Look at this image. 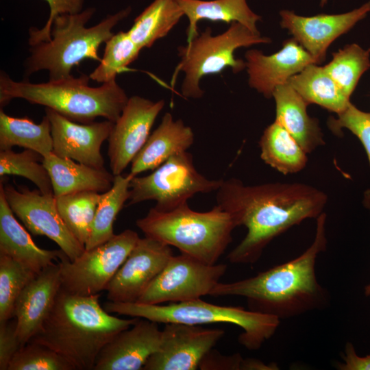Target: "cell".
Returning a JSON list of instances; mask_svg holds the SVG:
<instances>
[{"mask_svg": "<svg viewBox=\"0 0 370 370\" xmlns=\"http://www.w3.org/2000/svg\"><path fill=\"white\" fill-rule=\"evenodd\" d=\"M223 182L200 174L191 154L186 151L171 156L148 175L134 176L130 181L126 206L154 200L153 208L169 212L187 203L197 193L217 190Z\"/></svg>", "mask_w": 370, "mask_h": 370, "instance_id": "obj_9", "label": "cell"}, {"mask_svg": "<svg viewBox=\"0 0 370 370\" xmlns=\"http://www.w3.org/2000/svg\"><path fill=\"white\" fill-rule=\"evenodd\" d=\"M103 58L89 77L97 83L116 80V77L135 61L141 49L134 42L127 31L114 34L106 42Z\"/></svg>", "mask_w": 370, "mask_h": 370, "instance_id": "obj_33", "label": "cell"}, {"mask_svg": "<svg viewBox=\"0 0 370 370\" xmlns=\"http://www.w3.org/2000/svg\"><path fill=\"white\" fill-rule=\"evenodd\" d=\"M172 256L170 245L148 236L139 238L106 288L108 301L136 302Z\"/></svg>", "mask_w": 370, "mask_h": 370, "instance_id": "obj_14", "label": "cell"}, {"mask_svg": "<svg viewBox=\"0 0 370 370\" xmlns=\"http://www.w3.org/2000/svg\"><path fill=\"white\" fill-rule=\"evenodd\" d=\"M134 177L130 173L125 175H115L111 188L103 193L91 225L85 249H90L103 244L114 236V222L128 200L130 184Z\"/></svg>", "mask_w": 370, "mask_h": 370, "instance_id": "obj_30", "label": "cell"}, {"mask_svg": "<svg viewBox=\"0 0 370 370\" xmlns=\"http://www.w3.org/2000/svg\"><path fill=\"white\" fill-rule=\"evenodd\" d=\"M18 146L46 157L53 153L51 123L45 115L37 124L27 117L11 116L0 110V149Z\"/></svg>", "mask_w": 370, "mask_h": 370, "instance_id": "obj_27", "label": "cell"}, {"mask_svg": "<svg viewBox=\"0 0 370 370\" xmlns=\"http://www.w3.org/2000/svg\"><path fill=\"white\" fill-rule=\"evenodd\" d=\"M136 224L145 236L173 246L207 264H217L237 227L232 217L218 205L201 212L190 209L187 203L169 212L152 208Z\"/></svg>", "mask_w": 370, "mask_h": 370, "instance_id": "obj_6", "label": "cell"}, {"mask_svg": "<svg viewBox=\"0 0 370 370\" xmlns=\"http://www.w3.org/2000/svg\"><path fill=\"white\" fill-rule=\"evenodd\" d=\"M90 79L89 75L82 74L45 83L16 82L1 71V108L19 98L52 109L75 122L89 123L97 117H103L115 123L129 97L116 80L91 87Z\"/></svg>", "mask_w": 370, "mask_h": 370, "instance_id": "obj_4", "label": "cell"}, {"mask_svg": "<svg viewBox=\"0 0 370 370\" xmlns=\"http://www.w3.org/2000/svg\"><path fill=\"white\" fill-rule=\"evenodd\" d=\"M288 83L308 103H315L337 114L350 103L324 66L310 64L290 78Z\"/></svg>", "mask_w": 370, "mask_h": 370, "instance_id": "obj_26", "label": "cell"}, {"mask_svg": "<svg viewBox=\"0 0 370 370\" xmlns=\"http://www.w3.org/2000/svg\"><path fill=\"white\" fill-rule=\"evenodd\" d=\"M245 58L249 86L266 98L272 97L277 86L288 83L308 64H316L313 57L293 38L286 40L282 49L272 55L250 49Z\"/></svg>", "mask_w": 370, "mask_h": 370, "instance_id": "obj_18", "label": "cell"}, {"mask_svg": "<svg viewBox=\"0 0 370 370\" xmlns=\"http://www.w3.org/2000/svg\"><path fill=\"white\" fill-rule=\"evenodd\" d=\"M62 355L42 344L29 341L14 356L8 370H75Z\"/></svg>", "mask_w": 370, "mask_h": 370, "instance_id": "obj_36", "label": "cell"}, {"mask_svg": "<svg viewBox=\"0 0 370 370\" xmlns=\"http://www.w3.org/2000/svg\"><path fill=\"white\" fill-rule=\"evenodd\" d=\"M37 274L11 257L0 254V322L14 318L16 299Z\"/></svg>", "mask_w": 370, "mask_h": 370, "instance_id": "obj_35", "label": "cell"}, {"mask_svg": "<svg viewBox=\"0 0 370 370\" xmlns=\"http://www.w3.org/2000/svg\"><path fill=\"white\" fill-rule=\"evenodd\" d=\"M242 369H278V367L275 363L267 365H265L263 362L257 359L246 358L243 359Z\"/></svg>", "mask_w": 370, "mask_h": 370, "instance_id": "obj_42", "label": "cell"}, {"mask_svg": "<svg viewBox=\"0 0 370 370\" xmlns=\"http://www.w3.org/2000/svg\"><path fill=\"white\" fill-rule=\"evenodd\" d=\"M194 142L192 129L181 119L174 120L166 112L158 127L149 135L145 145L132 161L130 173L154 170L171 156L186 151Z\"/></svg>", "mask_w": 370, "mask_h": 370, "instance_id": "obj_22", "label": "cell"}, {"mask_svg": "<svg viewBox=\"0 0 370 370\" xmlns=\"http://www.w3.org/2000/svg\"><path fill=\"white\" fill-rule=\"evenodd\" d=\"M226 269V264H207L185 254L172 256L136 302L160 304L201 298L210 295Z\"/></svg>", "mask_w": 370, "mask_h": 370, "instance_id": "obj_11", "label": "cell"}, {"mask_svg": "<svg viewBox=\"0 0 370 370\" xmlns=\"http://www.w3.org/2000/svg\"><path fill=\"white\" fill-rule=\"evenodd\" d=\"M158 323L140 318L116 334L99 352L93 370L143 369L159 349L162 330Z\"/></svg>", "mask_w": 370, "mask_h": 370, "instance_id": "obj_19", "label": "cell"}, {"mask_svg": "<svg viewBox=\"0 0 370 370\" xmlns=\"http://www.w3.org/2000/svg\"><path fill=\"white\" fill-rule=\"evenodd\" d=\"M327 1L328 0H321V5L323 6L326 3Z\"/></svg>", "mask_w": 370, "mask_h": 370, "instance_id": "obj_45", "label": "cell"}, {"mask_svg": "<svg viewBox=\"0 0 370 370\" xmlns=\"http://www.w3.org/2000/svg\"><path fill=\"white\" fill-rule=\"evenodd\" d=\"M330 117L328 127L336 135L341 136V130L346 128L352 132L362 144L370 164V112L360 110L351 102L346 109Z\"/></svg>", "mask_w": 370, "mask_h": 370, "instance_id": "obj_37", "label": "cell"}, {"mask_svg": "<svg viewBox=\"0 0 370 370\" xmlns=\"http://www.w3.org/2000/svg\"><path fill=\"white\" fill-rule=\"evenodd\" d=\"M272 97L275 101V121L294 137L306 153L325 144L318 120L308 114V104L288 83L277 86Z\"/></svg>", "mask_w": 370, "mask_h": 370, "instance_id": "obj_23", "label": "cell"}, {"mask_svg": "<svg viewBox=\"0 0 370 370\" xmlns=\"http://www.w3.org/2000/svg\"><path fill=\"white\" fill-rule=\"evenodd\" d=\"M217 205L247 233L227 256L234 264H254L277 236L307 219H317L327 195L301 183H268L246 186L235 178L223 180L217 190Z\"/></svg>", "mask_w": 370, "mask_h": 370, "instance_id": "obj_1", "label": "cell"}, {"mask_svg": "<svg viewBox=\"0 0 370 370\" xmlns=\"http://www.w3.org/2000/svg\"><path fill=\"white\" fill-rule=\"evenodd\" d=\"M188 20L187 40L199 35L197 23L201 20L239 23L255 34H260L256 23L261 16L254 13L246 0H177Z\"/></svg>", "mask_w": 370, "mask_h": 370, "instance_id": "obj_25", "label": "cell"}, {"mask_svg": "<svg viewBox=\"0 0 370 370\" xmlns=\"http://www.w3.org/2000/svg\"><path fill=\"white\" fill-rule=\"evenodd\" d=\"M88 8L76 14L57 16L53 21L51 39L30 46V56L24 62V80L42 70L49 71V79L71 75L72 69L84 60H101L98 51L114 34L113 28L127 17L131 7L109 14L99 23L90 27L87 23L95 12Z\"/></svg>", "mask_w": 370, "mask_h": 370, "instance_id": "obj_5", "label": "cell"}, {"mask_svg": "<svg viewBox=\"0 0 370 370\" xmlns=\"http://www.w3.org/2000/svg\"><path fill=\"white\" fill-rule=\"evenodd\" d=\"M99 296L75 295L61 287L40 330L29 341L56 351L76 369L93 370L102 348L140 319L112 315L100 305Z\"/></svg>", "mask_w": 370, "mask_h": 370, "instance_id": "obj_3", "label": "cell"}, {"mask_svg": "<svg viewBox=\"0 0 370 370\" xmlns=\"http://www.w3.org/2000/svg\"><path fill=\"white\" fill-rule=\"evenodd\" d=\"M103 308L109 313L149 319L158 323L188 325L225 323L243 330L239 343L249 350H257L276 332L280 319L275 316L246 310L241 306H219L201 298L168 305L108 301Z\"/></svg>", "mask_w": 370, "mask_h": 370, "instance_id": "obj_7", "label": "cell"}, {"mask_svg": "<svg viewBox=\"0 0 370 370\" xmlns=\"http://www.w3.org/2000/svg\"><path fill=\"white\" fill-rule=\"evenodd\" d=\"M271 39L255 34L245 25L233 22L223 33L213 35L210 27L177 47L180 58L174 75L184 73L181 92L185 98L199 99L204 92L200 81L204 76L220 73L230 67L234 73L246 68L245 61L236 58L235 51L256 44L269 43Z\"/></svg>", "mask_w": 370, "mask_h": 370, "instance_id": "obj_8", "label": "cell"}, {"mask_svg": "<svg viewBox=\"0 0 370 370\" xmlns=\"http://www.w3.org/2000/svg\"><path fill=\"white\" fill-rule=\"evenodd\" d=\"M326 218L323 212L316 219L314 241L297 258L254 277L231 283L219 282L210 295L245 297L249 310L280 320L323 307L328 301V294L317 280L315 264L319 255L327 247Z\"/></svg>", "mask_w": 370, "mask_h": 370, "instance_id": "obj_2", "label": "cell"}, {"mask_svg": "<svg viewBox=\"0 0 370 370\" xmlns=\"http://www.w3.org/2000/svg\"><path fill=\"white\" fill-rule=\"evenodd\" d=\"M211 349L204 358L199 365L201 369H242L243 358L238 354L223 356Z\"/></svg>", "mask_w": 370, "mask_h": 370, "instance_id": "obj_40", "label": "cell"}, {"mask_svg": "<svg viewBox=\"0 0 370 370\" xmlns=\"http://www.w3.org/2000/svg\"><path fill=\"white\" fill-rule=\"evenodd\" d=\"M164 104L163 99L129 97L108 139V155L114 175L121 174L145 145Z\"/></svg>", "mask_w": 370, "mask_h": 370, "instance_id": "obj_15", "label": "cell"}, {"mask_svg": "<svg viewBox=\"0 0 370 370\" xmlns=\"http://www.w3.org/2000/svg\"><path fill=\"white\" fill-rule=\"evenodd\" d=\"M43 164L50 175L56 197L82 191L105 193L111 188L115 176L105 168L77 163L53 153L44 157Z\"/></svg>", "mask_w": 370, "mask_h": 370, "instance_id": "obj_24", "label": "cell"}, {"mask_svg": "<svg viewBox=\"0 0 370 370\" xmlns=\"http://www.w3.org/2000/svg\"><path fill=\"white\" fill-rule=\"evenodd\" d=\"M365 294L366 296L370 295V284L368 285H366L365 287Z\"/></svg>", "mask_w": 370, "mask_h": 370, "instance_id": "obj_44", "label": "cell"}, {"mask_svg": "<svg viewBox=\"0 0 370 370\" xmlns=\"http://www.w3.org/2000/svg\"><path fill=\"white\" fill-rule=\"evenodd\" d=\"M139 238L137 232L128 229L103 244L85 249L73 261L63 252L58 262L62 288L83 296L106 291Z\"/></svg>", "mask_w": 370, "mask_h": 370, "instance_id": "obj_10", "label": "cell"}, {"mask_svg": "<svg viewBox=\"0 0 370 370\" xmlns=\"http://www.w3.org/2000/svg\"><path fill=\"white\" fill-rule=\"evenodd\" d=\"M370 49L354 43L332 53L324 68L343 92L350 99L362 74L370 67Z\"/></svg>", "mask_w": 370, "mask_h": 370, "instance_id": "obj_32", "label": "cell"}, {"mask_svg": "<svg viewBox=\"0 0 370 370\" xmlns=\"http://www.w3.org/2000/svg\"><path fill=\"white\" fill-rule=\"evenodd\" d=\"M62 287L58 263L36 275L23 289L14 305L16 333L23 345L40 330Z\"/></svg>", "mask_w": 370, "mask_h": 370, "instance_id": "obj_20", "label": "cell"}, {"mask_svg": "<svg viewBox=\"0 0 370 370\" xmlns=\"http://www.w3.org/2000/svg\"><path fill=\"white\" fill-rule=\"evenodd\" d=\"M362 204L365 208H367L370 214V188L366 190L363 195Z\"/></svg>", "mask_w": 370, "mask_h": 370, "instance_id": "obj_43", "label": "cell"}, {"mask_svg": "<svg viewBox=\"0 0 370 370\" xmlns=\"http://www.w3.org/2000/svg\"><path fill=\"white\" fill-rule=\"evenodd\" d=\"M49 4V18L43 27H32L29 29L28 43L32 46L51 39L54 19L62 14H76L82 11L84 0H45Z\"/></svg>", "mask_w": 370, "mask_h": 370, "instance_id": "obj_38", "label": "cell"}, {"mask_svg": "<svg viewBox=\"0 0 370 370\" xmlns=\"http://www.w3.org/2000/svg\"><path fill=\"white\" fill-rule=\"evenodd\" d=\"M63 251L40 248L27 230L18 223L0 185V254L6 255L36 273L53 264Z\"/></svg>", "mask_w": 370, "mask_h": 370, "instance_id": "obj_21", "label": "cell"}, {"mask_svg": "<svg viewBox=\"0 0 370 370\" xmlns=\"http://www.w3.org/2000/svg\"><path fill=\"white\" fill-rule=\"evenodd\" d=\"M259 144L262 160L284 175L297 173L306 166L307 153L294 137L276 121L264 130Z\"/></svg>", "mask_w": 370, "mask_h": 370, "instance_id": "obj_28", "label": "cell"}, {"mask_svg": "<svg viewBox=\"0 0 370 370\" xmlns=\"http://www.w3.org/2000/svg\"><path fill=\"white\" fill-rule=\"evenodd\" d=\"M343 362H337L336 368L339 370H370V354L360 356L354 345L347 342L345 346Z\"/></svg>", "mask_w": 370, "mask_h": 370, "instance_id": "obj_41", "label": "cell"}, {"mask_svg": "<svg viewBox=\"0 0 370 370\" xmlns=\"http://www.w3.org/2000/svg\"><path fill=\"white\" fill-rule=\"evenodd\" d=\"M44 157L32 149L15 152L12 149L0 151V175H18L33 182L44 194L53 195L50 175L43 164Z\"/></svg>", "mask_w": 370, "mask_h": 370, "instance_id": "obj_34", "label": "cell"}, {"mask_svg": "<svg viewBox=\"0 0 370 370\" xmlns=\"http://www.w3.org/2000/svg\"><path fill=\"white\" fill-rule=\"evenodd\" d=\"M45 115L51 123L53 154L97 169L104 168L101 148L109 138L113 122L77 123L48 108Z\"/></svg>", "mask_w": 370, "mask_h": 370, "instance_id": "obj_16", "label": "cell"}, {"mask_svg": "<svg viewBox=\"0 0 370 370\" xmlns=\"http://www.w3.org/2000/svg\"><path fill=\"white\" fill-rule=\"evenodd\" d=\"M370 12V1L358 8L339 14H320L302 16L293 11L282 10L280 23L296 40L320 64L325 59L330 44L338 37L349 31Z\"/></svg>", "mask_w": 370, "mask_h": 370, "instance_id": "obj_17", "label": "cell"}, {"mask_svg": "<svg viewBox=\"0 0 370 370\" xmlns=\"http://www.w3.org/2000/svg\"><path fill=\"white\" fill-rule=\"evenodd\" d=\"M3 186L12 212L33 235L45 236L54 241L71 261L85 251V246L62 219L54 195L44 194L38 189L31 190L25 186L18 189L11 184Z\"/></svg>", "mask_w": 370, "mask_h": 370, "instance_id": "obj_12", "label": "cell"}, {"mask_svg": "<svg viewBox=\"0 0 370 370\" xmlns=\"http://www.w3.org/2000/svg\"><path fill=\"white\" fill-rule=\"evenodd\" d=\"M23 345L16 333L15 318L0 322V370H8L12 358Z\"/></svg>", "mask_w": 370, "mask_h": 370, "instance_id": "obj_39", "label": "cell"}, {"mask_svg": "<svg viewBox=\"0 0 370 370\" xmlns=\"http://www.w3.org/2000/svg\"><path fill=\"white\" fill-rule=\"evenodd\" d=\"M103 193L82 191L56 197L58 212L71 232L85 246Z\"/></svg>", "mask_w": 370, "mask_h": 370, "instance_id": "obj_31", "label": "cell"}, {"mask_svg": "<svg viewBox=\"0 0 370 370\" xmlns=\"http://www.w3.org/2000/svg\"><path fill=\"white\" fill-rule=\"evenodd\" d=\"M184 16L177 0H154L135 19L127 31L142 49L165 37Z\"/></svg>", "mask_w": 370, "mask_h": 370, "instance_id": "obj_29", "label": "cell"}, {"mask_svg": "<svg viewBox=\"0 0 370 370\" xmlns=\"http://www.w3.org/2000/svg\"><path fill=\"white\" fill-rule=\"evenodd\" d=\"M224 335L221 329L168 323L162 330L159 349L145 364L143 370H195Z\"/></svg>", "mask_w": 370, "mask_h": 370, "instance_id": "obj_13", "label": "cell"}]
</instances>
